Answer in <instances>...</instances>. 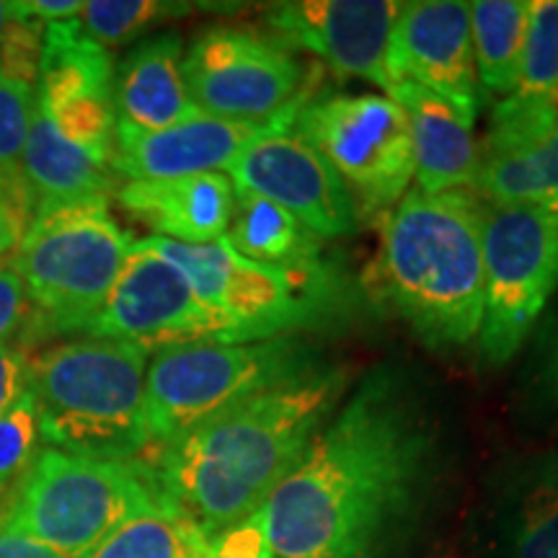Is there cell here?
<instances>
[{
    "label": "cell",
    "mask_w": 558,
    "mask_h": 558,
    "mask_svg": "<svg viewBox=\"0 0 558 558\" xmlns=\"http://www.w3.org/2000/svg\"><path fill=\"white\" fill-rule=\"evenodd\" d=\"M16 5L19 13L24 16L37 19L41 24H54V21H68V19H78V13L83 11L81 0H21Z\"/></svg>",
    "instance_id": "obj_36"
},
{
    "label": "cell",
    "mask_w": 558,
    "mask_h": 558,
    "mask_svg": "<svg viewBox=\"0 0 558 558\" xmlns=\"http://www.w3.org/2000/svg\"><path fill=\"white\" fill-rule=\"evenodd\" d=\"M476 192L488 205H538L558 218V122L525 153L481 163Z\"/></svg>",
    "instance_id": "obj_26"
},
{
    "label": "cell",
    "mask_w": 558,
    "mask_h": 558,
    "mask_svg": "<svg viewBox=\"0 0 558 558\" xmlns=\"http://www.w3.org/2000/svg\"><path fill=\"white\" fill-rule=\"evenodd\" d=\"M288 122H271L248 140L226 169V177L235 190L288 209L320 241L354 233L360 215L344 181Z\"/></svg>",
    "instance_id": "obj_12"
},
{
    "label": "cell",
    "mask_w": 558,
    "mask_h": 558,
    "mask_svg": "<svg viewBox=\"0 0 558 558\" xmlns=\"http://www.w3.org/2000/svg\"><path fill=\"white\" fill-rule=\"evenodd\" d=\"M401 3L396 0H290L267 5L269 34L316 54L333 73L390 94L388 50Z\"/></svg>",
    "instance_id": "obj_15"
},
{
    "label": "cell",
    "mask_w": 558,
    "mask_h": 558,
    "mask_svg": "<svg viewBox=\"0 0 558 558\" xmlns=\"http://www.w3.org/2000/svg\"><path fill=\"white\" fill-rule=\"evenodd\" d=\"M558 122V99L509 94L494 107L486 137L481 143V163L518 156L541 143Z\"/></svg>",
    "instance_id": "obj_28"
},
{
    "label": "cell",
    "mask_w": 558,
    "mask_h": 558,
    "mask_svg": "<svg viewBox=\"0 0 558 558\" xmlns=\"http://www.w3.org/2000/svg\"><path fill=\"white\" fill-rule=\"evenodd\" d=\"M326 367L303 337L256 341H177L150 352L145 427L150 450L163 448L251 396L267 393Z\"/></svg>",
    "instance_id": "obj_6"
},
{
    "label": "cell",
    "mask_w": 558,
    "mask_h": 558,
    "mask_svg": "<svg viewBox=\"0 0 558 558\" xmlns=\"http://www.w3.org/2000/svg\"><path fill=\"white\" fill-rule=\"evenodd\" d=\"M160 497L145 460L39 450L0 507V522L62 558H86L114 527Z\"/></svg>",
    "instance_id": "obj_7"
},
{
    "label": "cell",
    "mask_w": 558,
    "mask_h": 558,
    "mask_svg": "<svg viewBox=\"0 0 558 558\" xmlns=\"http://www.w3.org/2000/svg\"><path fill=\"white\" fill-rule=\"evenodd\" d=\"M288 124L344 181L360 218H380L407 197L414 148L407 114L390 96H324L300 104Z\"/></svg>",
    "instance_id": "obj_9"
},
{
    "label": "cell",
    "mask_w": 558,
    "mask_h": 558,
    "mask_svg": "<svg viewBox=\"0 0 558 558\" xmlns=\"http://www.w3.org/2000/svg\"><path fill=\"white\" fill-rule=\"evenodd\" d=\"M344 393L347 369L326 365L220 411L140 460L148 463L160 494L213 538L267 505Z\"/></svg>",
    "instance_id": "obj_2"
},
{
    "label": "cell",
    "mask_w": 558,
    "mask_h": 558,
    "mask_svg": "<svg viewBox=\"0 0 558 558\" xmlns=\"http://www.w3.org/2000/svg\"><path fill=\"white\" fill-rule=\"evenodd\" d=\"M473 60L478 88L492 94H514L525 47L527 0H473L469 3Z\"/></svg>",
    "instance_id": "obj_24"
},
{
    "label": "cell",
    "mask_w": 558,
    "mask_h": 558,
    "mask_svg": "<svg viewBox=\"0 0 558 558\" xmlns=\"http://www.w3.org/2000/svg\"><path fill=\"white\" fill-rule=\"evenodd\" d=\"M130 246L107 202L32 215L11 264L29 298L34 337L83 333L120 277Z\"/></svg>",
    "instance_id": "obj_8"
},
{
    "label": "cell",
    "mask_w": 558,
    "mask_h": 558,
    "mask_svg": "<svg viewBox=\"0 0 558 558\" xmlns=\"http://www.w3.org/2000/svg\"><path fill=\"white\" fill-rule=\"evenodd\" d=\"M39 452V416L32 393L26 390L0 416V494L19 481Z\"/></svg>",
    "instance_id": "obj_31"
},
{
    "label": "cell",
    "mask_w": 558,
    "mask_h": 558,
    "mask_svg": "<svg viewBox=\"0 0 558 558\" xmlns=\"http://www.w3.org/2000/svg\"><path fill=\"white\" fill-rule=\"evenodd\" d=\"M29 390V354L24 344H0V416Z\"/></svg>",
    "instance_id": "obj_35"
},
{
    "label": "cell",
    "mask_w": 558,
    "mask_h": 558,
    "mask_svg": "<svg viewBox=\"0 0 558 558\" xmlns=\"http://www.w3.org/2000/svg\"><path fill=\"white\" fill-rule=\"evenodd\" d=\"M546 383H548L550 396H554L556 403H558V339H556V347H554V352H550V360H548Z\"/></svg>",
    "instance_id": "obj_39"
},
{
    "label": "cell",
    "mask_w": 558,
    "mask_h": 558,
    "mask_svg": "<svg viewBox=\"0 0 558 558\" xmlns=\"http://www.w3.org/2000/svg\"><path fill=\"white\" fill-rule=\"evenodd\" d=\"M558 290V218L538 205H488L478 349L505 365Z\"/></svg>",
    "instance_id": "obj_10"
},
{
    "label": "cell",
    "mask_w": 558,
    "mask_h": 558,
    "mask_svg": "<svg viewBox=\"0 0 558 558\" xmlns=\"http://www.w3.org/2000/svg\"><path fill=\"white\" fill-rule=\"evenodd\" d=\"M205 541L199 527L160 494L111 530L86 558H197Z\"/></svg>",
    "instance_id": "obj_25"
},
{
    "label": "cell",
    "mask_w": 558,
    "mask_h": 558,
    "mask_svg": "<svg viewBox=\"0 0 558 558\" xmlns=\"http://www.w3.org/2000/svg\"><path fill=\"white\" fill-rule=\"evenodd\" d=\"M117 124L166 130L202 114L184 83V39L160 32L137 41L114 70Z\"/></svg>",
    "instance_id": "obj_21"
},
{
    "label": "cell",
    "mask_w": 558,
    "mask_h": 558,
    "mask_svg": "<svg viewBox=\"0 0 558 558\" xmlns=\"http://www.w3.org/2000/svg\"><path fill=\"white\" fill-rule=\"evenodd\" d=\"M390 90L411 81L450 99L476 120L478 75L473 60L471 16L463 0L401 3L388 50Z\"/></svg>",
    "instance_id": "obj_16"
},
{
    "label": "cell",
    "mask_w": 558,
    "mask_h": 558,
    "mask_svg": "<svg viewBox=\"0 0 558 558\" xmlns=\"http://www.w3.org/2000/svg\"><path fill=\"white\" fill-rule=\"evenodd\" d=\"M32 308L24 282L11 262L0 264V344H13V339L29 326Z\"/></svg>",
    "instance_id": "obj_34"
},
{
    "label": "cell",
    "mask_w": 558,
    "mask_h": 558,
    "mask_svg": "<svg viewBox=\"0 0 558 558\" xmlns=\"http://www.w3.org/2000/svg\"><path fill=\"white\" fill-rule=\"evenodd\" d=\"M11 21V5L0 0V58H3V39H5V29H9Z\"/></svg>",
    "instance_id": "obj_40"
},
{
    "label": "cell",
    "mask_w": 558,
    "mask_h": 558,
    "mask_svg": "<svg viewBox=\"0 0 558 558\" xmlns=\"http://www.w3.org/2000/svg\"><path fill=\"white\" fill-rule=\"evenodd\" d=\"M192 5L163 0H88L78 13V24L101 47H120L153 26L173 16H186Z\"/></svg>",
    "instance_id": "obj_29"
},
{
    "label": "cell",
    "mask_w": 558,
    "mask_h": 558,
    "mask_svg": "<svg viewBox=\"0 0 558 558\" xmlns=\"http://www.w3.org/2000/svg\"><path fill=\"white\" fill-rule=\"evenodd\" d=\"M226 241L243 259L267 267L298 269L329 262L324 259L318 235L292 218L288 209L241 190H235L233 220Z\"/></svg>",
    "instance_id": "obj_23"
},
{
    "label": "cell",
    "mask_w": 558,
    "mask_h": 558,
    "mask_svg": "<svg viewBox=\"0 0 558 558\" xmlns=\"http://www.w3.org/2000/svg\"><path fill=\"white\" fill-rule=\"evenodd\" d=\"M0 558H62L52 548L41 546L29 535L0 522Z\"/></svg>",
    "instance_id": "obj_37"
},
{
    "label": "cell",
    "mask_w": 558,
    "mask_h": 558,
    "mask_svg": "<svg viewBox=\"0 0 558 558\" xmlns=\"http://www.w3.org/2000/svg\"><path fill=\"white\" fill-rule=\"evenodd\" d=\"M388 96L407 114L416 190L429 194L476 192L481 171V143L473 135L476 120L450 99L411 81L396 83Z\"/></svg>",
    "instance_id": "obj_18"
},
{
    "label": "cell",
    "mask_w": 558,
    "mask_h": 558,
    "mask_svg": "<svg viewBox=\"0 0 558 558\" xmlns=\"http://www.w3.org/2000/svg\"><path fill=\"white\" fill-rule=\"evenodd\" d=\"M267 124L228 122L197 114L166 130L117 124L111 171L130 181H160L222 171Z\"/></svg>",
    "instance_id": "obj_17"
},
{
    "label": "cell",
    "mask_w": 558,
    "mask_h": 558,
    "mask_svg": "<svg viewBox=\"0 0 558 558\" xmlns=\"http://www.w3.org/2000/svg\"><path fill=\"white\" fill-rule=\"evenodd\" d=\"M437 486L435 422L399 373L373 369L262 507L271 556H399Z\"/></svg>",
    "instance_id": "obj_1"
},
{
    "label": "cell",
    "mask_w": 558,
    "mask_h": 558,
    "mask_svg": "<svg viewBox=\"0 0 558 558\" xmlns=\"http://www.w3.org/2000/svg\"><path fill=\"white\" fill-rule=\"evenodd\" d=\"M181 269L199 303L222 326L226 341L300 337L333 326L354 295L331 262L279 269L243 259L226 235L213 243L145 239Z\"/></svg>",
    "instance_id": "obj_5"
},
{
    "label": "cell",
    "mask_w": 558,
    "mask_h": 558,
    "mask_svg": "<svg viewBox=\"0 0 558 558\" xmlns=\"http://www.w3.org/2000/svg\"><path fill=\"white\" fill-rule=\"evenodd\" d=\"M150 349L83 337L29 357V393L39 437L86 458L140 460L150 450L145 373Z\"/></svg>",
    "instance_id": "obj_4"
},
{
    "label": "cell",
    "mask_w": 558,
    "mask_h": 558,
    "mask_svg": "<svg viewBox=\"0 0 558 558\" xmlns=\"http://www.w3.org/2000/svg\"><path fill=\"white\" fill-rule=\"evenodd\" d=\"M24 218L13 209L9 202L0 197V264L16 254L21 235H24Z\"/></svg>",
    "instance_id": "obj_38"
},
{
    "label": "cell",
    "mask_w": 558,
    "mask_h": 558,
    "mask_svg": "<svg viewBox=\"0 0 558 558\" xmlns=\"http://www.w3.org/2000/svg\"><path fill=\"white\" fill-rule=\"evenodd\" d=\"M86 337L158 347L177 341H226L192 284L148 241H135L107 300L88 320Z\"/></svg>",
    "instance_id": "obj_13"
},
{
    "label": "cell",
    "mask_w": 558,
    "mask_h": 558,
    "mask_svg": "<svg viewBox=\"0 0 558 558\" xmlns=\"http://www.w3.org/2000/svg\"><path fill=\"white\" fill-rule=\"evenodd\" d=\"M11 5V21L9 29H5L3 39V58H0V75L5 78L26 83V86H37L39 75V62L41 50H45V29L47 24H41L37 19L24 16L16 11V5Z\"/></svg>",
    "instance_id": "obj_32"
},
{
    "label": "cell",
    "mask_w": 558,
    "mask_h": 558,
    "mask_svg": "<svg viewBox=\"0 0 558 558\" xmlns=\"http://www.w3.org/2000/svg\"><path fill=\"white\" fill-rule=\"evenodd\" d=\"M34 96L70 143L111 169L114 62L107 47L83 32L78 19L47 24Z\"/></svg>",
    "instance_id": "obj_14"
},
{
    "label": "cell",
    "mask_w": 558,
    "mask_h": 558,
    "mask_svg": "<svg viewBox=\"0 0 558 558\" xmlns=\"http://www.w3.org/2000/svg\"><path fill=\"white\" fill-rule=\"evenodd\" d=\"M184 83L202 114L271 124L300 107L305 73L290 47L243 26H209L184 50Z\"/></svg>",
    "instance_id": "obj_11"
},
{
    "label": "cell",
    "mask_w": 558,
    "mask_h": 558,
    "mask_svg": "<svg viewBox=\"0 0 558 558\" xmlns=\"http://www.w3.org/2000/svg\"><path fill=\"white\" fill-rule=\"evenodd\" d=\"M24 186L29 213L37 215L52 207L107 202L109 194H117V177L109 166L70 143L34 96L32 128L24 148Z\"/></svg>",
    "instance_id": "obj_22"
},
{
    "label": "cell",
    "mask_w": 558,
    "mask_h": 558,
    "mask_svg": "<svg viewBox=\"0 0 558 558\" xmlns=\"http://www.w3.org/2000/svg\"><path fill=\"white\" fill-rule=\"evenodd\" d=\"M514 94L558 99V0L530 3L520 81Z\"/></svg>",
    "instance_id": "obj_30"
},
{
    "label": "cell",
    "mask_w": 558,
    "mask_h": 558,
    "mask_svg": "<svg viewBox=\"0 0 558 558\" xmlns=\"http://www.w3.org/2000/svg\"><path fill=\"white\" fill-rule=\"evenodd\" d=\"M117 199L137 220L148 222L158 239L213 243L228 233L235 207V186L222 171L199 177L128 181Z\"/></svg>",
    "instance_id": "obj_20"
},
{
    "label": "cell",
    "mask_w": 558,
    "mask_h": 558,
    "mask_svg": "<svg viewBox=\"0 0 558 558\" xmlns=\"http://www.w3.org/2000/svg\"><path fill=\"white\" fill-rule=\"evenodd\" d=\"M484 226L486 199L473 190H414L383 215L380 292L432 349H458L478 337Z\"/></svg>",
    "instance_id": "obj_3"
},
{
    "label": "cell",
    "mask_w": 558,
    "mask_h": 558,
    "mask_svg": "<svg viewBox=\"0 0 558 558\" xmlns=\"http://www.w3.org/2000/svg\"><path fill=\"white\" fill-rule=\"evenodd\" d=\"M197 558H275L264 533L262 509L239 525L207 538Z\"/></svg>",
    "instance_id": "obj_33"
},
{
    "label": "cell",
    "mask_w": 558,
    "mask_h": 558,
    "mask_svg": "<svg viewBox=\"0 0 558 558\" xmlns=\"http://www.w3.org/2000/svg\"><path fill=\"white\" fill-rule=\"evenodd\" d=\"M492 530L501 558H558V452L505 465L492 492Z\"/></svg>",
    "instance_id": "obj_19"
},
{
    "label": "cell",
    "mask_w": 558,
    "mask_h": 558,
    "mask_svg": "<svg viewBox=\"0 0 558 558\" xmlns=\"http://www.w3.org/2000/svg\"><path fill=\"white\" fill-rule=\"evenodd\" d=\"M34 88L0 75V197L24 222L32 218L24 186V148L32 128Z\"/></svg>",
    "instance_id": "obj_27"
}]
</instances>
